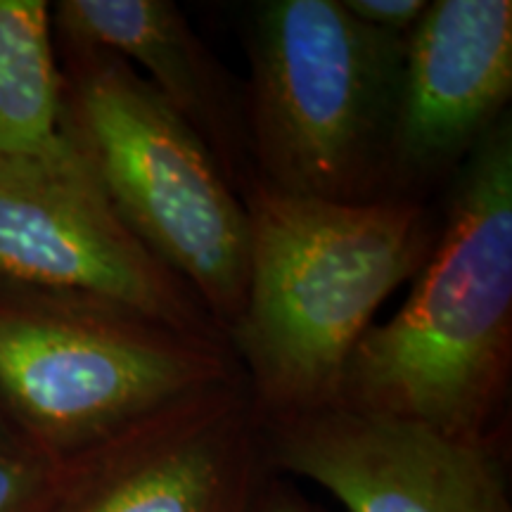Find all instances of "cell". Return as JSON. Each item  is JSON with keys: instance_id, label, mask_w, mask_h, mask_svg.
Masks as SVG:
<instances>
[{"instance_id": "cell-10", "label": "cell", "mask_w": 512, "mask_h": 512, "mask_svg": "<svg viewBox=\"0 0 512 512\" xmlns=\"http://www.w3.org/2000/svg\"><path fill=\"white\" fill-rule=\"evenodd\" d=\"M53 22L69 48L119 55L209 145L233 183V105L211 60L178 5L169 0H62Z\"/></svg>"}, {"instance_id": "cell-1", "label": "cell", "mask_w": 512, "mask_h": 512, "mask_svg": "<svg viewBox=\"0 0 512 512\" xmlns=\"http://www.w3.org/2000/svg\"><path fill=\"white\" fill-rule=\"evenodd\" d=\"M245 304L228 332L261 418L332 406L377 309L430 256L420 202H332L249 181Z\"/></svg>"}, {"instance_id": "cell-9", "label": "cell", "mask_w": 512, "mask_h": 512, "mask_svg": "<svg viewBox=\"0 0 512 512\" xmlns=\"http://www.w3.org/2000/svg\"><path fill=\"white\" fill-rule=\"evenodd\" d=\"M512 93L510 0H437L406 38L394 183L465 162Z\"/></svg>"}, {"instance_id": "cell-3", "label": "cell", "mask_w": 512, "mask_h": 512, "mask_svg": "<svg viewBox=\"0 0 512 512\" xmlns=\"http://www.w3.org/2000/svg\"><path fill=\"white\" fill-rule=\"evenodd\" d=\"M247 53L256 181L332 202L392 197L406 38L366 27L342 0H268Z\"/></svg>"}, {"instance_id": "cell-5", "label": "cell", "mask_w": 512, "mask_h": 512, "mask_svg": "<svg viewBox=\"0 0 512 512\" xmlns=\"http://www.w3.org/2000/svg\"><path fill=\"white\" fill-rule=\"evenodd\" d=\"M64 133L131 233L171 268L228 339L247 292L245 202L197 131L126 60L72 48Z\"/></svg>"}, {"instance_id": "cell-6", "label": "cell", "mask_w": 512, "mask_h": 512, "mask_svg": "<svg viewBox=\"0 0 512 512\" xmlns=\"http://www.w3.org/2000/svg\"><path fill=\"white\" fill-rule=\"evenodd\" d=\"M0 285L100 299L226 342L200 297L121 221L67 133L46 155L0 157Z\"/></svg>"}, {"instance_id": "cell-2", "label": "cell", "mask_w": 512, "mask_h": 512, "mask_svg": "<svg viewBox=\"0 0 512 512\" xmlns=\"http://www.w3.org/2000/svg\"><path fill=\"white\" fill-rule=\"evenodd\" d=\"M510 356L512 126L503 114L460 166L411 294L351 351L332 406L486 439Z\"/></svg>"}, {"instance_id": "cell-14", "label": "cell", "mask_w": 512, "mask_h": 512, "mask_svg": "<svg viewBox=\"0 0 512 512\" xmlns=\"http://www.w3.org/2000/svg\"><path fill=\"white\" fill-rule=\"evenodd\" d=\"M254 512H313V510L297 494H292V491L268 489L259 496V503H256Z\"/></svg>"}, {"instance_id": "cell-4", "label": "cell", "mask_w": 512, "mask_h": 512, "mask_svg": "<svg viewBox=\"0 0 512 512\" xmlns=\"http://www.w3.org/2000/svg\"><path fill=\"white\" fill-rule=\"evenodd\" d=\"M235 375L219 339L100 299L0 285V411L57 463Z\"/></svg>"}, {"instance_id": "cell-13", "label": "cell", "mask_w": 512, "mask_h": 512, "mask_svg": "<svg viewBox=\"0 0 512 512\" xmlns=\"http://www.w3.org/2000/svg\"><path fill=\"white\" fill-rule=\"evenodd\" d=\"M342 5L366 27L389 36L408 38L430 3L427 0H342Z\"/></svg>"}, {"instance_id": "cell-12", "label": "cell", "mask_w": 512, "mask_h": 512, "mask_svg": "<svg viewBox=\"0 0 512 512\" xmlns=\"http://www.w3.org/2000/svg\"><path fill=\"white\" fill-rule=\"evenodd\" d=\"M64 472L67 463L36 451L0 456V512H48Z\"/></svg>"}, {"instance_id": "cell-15", "label": "cell", "mask_w": 512, "mask_h": 512, "mask_svg": "<svg viewBox=\"0 0 512 512\" xmlns=\"http://www.w3.org/2000/svg\"><path fill=\"white\" fill-rule=\"evenodd\" d=\"M24 451H31V448L19 439V434L12 430L5 413L0 411V456H17V453Z\"/></svg>"}, {"instance_id": "cell-7", "label": "cell", "mask_w": 512, "mask_h": 512, "mask_svg": "<svg viewBox=\"0 0 512 512\" xmlns=\"http://www.w3.org/2000/svg\"><path fill=\"white\" fill-rule=\"evenodd\" d=\"M259 420L240 375L185 396L67 463L48 512H254Z\"/></svg>"}, {"instance_id": "cell-11", "label": "cell", "mask_w": 512, "mask_h": 512, "mask_svg": "<svg viewBox=\"0 0 512 512\" xmlns=\"http://www.w3.org/2000/svg\"><path fill=\"white\" fill-rule=\"evenodd\" d=\"M64 140V81L43 0H0V157L46 155Z\"/></svg>"}, {"instance_id": "cell-8", "label": "cell", "mask_w": 512, "mask_h": 512, "mask_svg": "<svg viewBox=\"0 0 512 512\" xmlns=\"http://www.w3.org/2000/svg\"><path fill=\"white\" fill-rule=\"evenodd\" d=\"M264 446L278 470L318 484L347 512H512L491 437L325 406L266 420Z\"/></svg>"}]
</instances>
